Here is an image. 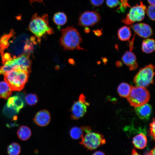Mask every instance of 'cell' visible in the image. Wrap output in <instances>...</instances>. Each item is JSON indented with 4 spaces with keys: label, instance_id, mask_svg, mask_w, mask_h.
Returning <instances> with one entry per match:
<instances>
[{
    "label": "cell",
    "instance_id": "7",
    "mask_svg": "<svg viewBox=\"0 0 155 155\" xmlns=\"http://www.w3.org/2000/svg\"><path fill=\"white\" fill-rule=\"evenodd\" d=\"M146 6L142 1L138 5L136 4L131 7L129 13L121 22L126 25L132 24L136 22L141 21L145 18Z\"/></svg>",
    "mask_w": 155,
    "mask_h": 155
},
{
    "label": "cell",
    "instance_id": "34",
    "mask_svg": "<svg viewBox=\"0 0 155 155\" xmlns=\"http://www.w3.org/2000/svg\"><path fill=\"white\" fill-rule=\"evenodd\" d=\"M93 155H105V154L100 151H97L95 152Z\"/></svg>",
    "mask_w": 155,
    "mask_h": 155
},
{
    "label": "cell",
    "instance_id": "23",
    "mask_svg": "<svg viewBox=\"0 0 155 155\" xmlns=\"http://www.w3.org/2000/svg\"><path fill=\"white\" fill-rule=\"evenodd\" d=\"M7 151L9 155H18L21 151L20 145L16 142L12 143L8 146Z\"/></svg>",
    "mask_w": 155,
    "mask_h": 155
},
{
    "label": "cell",
    "instance_id": "8",
    "mask_svg": "<svg viewBox=\"0 0 155 155\" xmlns=\"http://www.w3.org/2000/svg\"><path fill=\"white\" fill-rule=\"evenodd\" d=\"M102 134L97 133L89 132L82 137L80 144L90 150L96 149L101 145L106 143L105 139Z\"/></svg>",
    "mask_w": 155,
    "mask_h": 155
},
{
    "label": "cell",
    "instance_id": "3",
    "mask_svg": "<svg viewBox=\"0 0 155 155\" xmlns=\"http://www.w3.org/2000/svg\"><path fill=\"white\" fill-rule=\"evenodd\" d=\"M29 73L22 69H15L4 74V80L12 91H20L24 88L28 80Z\"/></svg>",
    "mask_w": 155,
    "mask_h": 155
},
{
    "label": "cell",
    "instance_id": "19",
    "mask_svg": "<svg viewBox=\"0 0 155 155\" xmlns=\"http://www.w3.org/2000/svg\"><path fill=\"white\" fill-rule=\"evenodd\" d=\"M17 135L20 140L25 141L28 140L31 135V129L28 127L23 125L20 126L17 132Z\"/></svg>",
    "mask_w": 155,
    "mask_h": 155
},
{
    "label": "cell",
    "instance_id": "18",
    "mask_svg": "<svg viewBox=\"0 0 155 155\" xmlns=\"http://www.w3.org/2000/svg\"><path fill=\"white\" fill-rule=\"evenodd\" d=\"M7 105L18 111L23 106V101L18 96H13L8 98Z\"/></svg>",
    "mask_w": 155,
    "mask_h": 155
},
{
    "label": "cell",
    "instance_id": "35",
    "mask_svg": "<svg viewBox=\"0 0 155 155\" xmlns=\"http://www.w3.org/2000/svg\"><path fill=\"white\" fill-rule=\"evenodd\" d=\"M148 3L150 5H155V0H147Z\"/></svg>",
    "mask_w": 155,
    "mask_h": 155
},
{
    "label": "cell",
    "instance_id": "20",
    "mask_svg": "<svg viewBox=\"0 0 155 155\" xmlns=\"http://www.w3.org/2000/svg\"><path fill=\"white\" fill-rule=\"evenodd\" d=\"M117 35L119 38L122 41L129 40L131 35L130 28L126 26L121 27L118 30Z\"/></svg>",
    "mask_w": 155,
    "mask_h": 155
},
{
    "label": "cell",
    "instance_id": "26",
    "mask_svg": "<svg viewBox=\"0 0 155 155\" xmlns=\"http://www.w3.org/2000/svg\"><path fill=\"white\" fill-rule=\"evenodd\" d=\"M145 12L151 20H155V5H150L146 9Z\"/></svg>",
    "mask_w": 155,
    "mask_h": 155
},
{
    "label": "cell",
    "instance_id": "24",
    "mask_svg": "<svg viewBox=\"0 0 155 155\" xmlns=\"http://www.w3.org/2000/svg\"><path fill=\"white\" fill-rule=\"evenodd\" d=\"M83 130L81 128L74 127L70 130L69 133L70 137L74 140H78L83 136Z\"/></svg>",
    "mask_w": 155,
    "mask_h": 155
},
{
    "label": "cell",
    "instance_id": "10",
    "mask_svg": "<svg viewBox=\"0 0 155 155\" xmlns=\"http://www.w3.org/2000/svg\"><path fill=\"white\" fill-rule=\"evenodd\" d=\"M100 20V14L97 11H86L80 16L78 25L85 27L91 26L97 24Z\"/></svg>",
    "mask_w": 155,
    "mask_h": 155
},
{
    "label": "cell",
    "instance_id": "9",
    "mask_svg": "<svg viewBox=\"0 0 155 155\" xmlns=\"http://www.w3.org/2000/svg\"><path fill=\"white\" fill-rule=\"evenodd\" d=\"M89 105L86 101L84 95L81 94L78 100L74 102L71 108V119L77 120L83 117L87 112V107Z\"/></svg>",
    "mask_w": 155,
    "mask_h": 155
},
{
    "label": "cell",
    "instance_id": "14",
    "mask_svg": "<svg viewBox=\"0 0 155 155\" xmlns=\"http://www.w3.org/2000/svg\"><path fill=\"white\" fill-rule=\"evenodd\" d=\"M135 111L137 115L140 119H148L151 113L152 107L151 105L146 103L135 107Z\"/></svg>",
    "mask_w": 155,
    "mask_h": 155
},
{
    "label": "cell",
    "instance_id": "30",
    "mask_svg": "<svg viewBox=\"0 0 155 155\" xmlns=\"http://www.w3.org/2000/svg\"><path fill=\"white\" fill-rule=\"evenodd\" d=\"M92 4L95 6H99L104 3V0H90Z\"/></svg>",
    "mask_w": 155,
    "mask_h": 155
},
{
    "label": "cell",
    "instance_id": "5",
    "mask_svg": "<svg viewBox=\"0 0 155 155\" xmlns=\"http://www.w3.org/2000/svg\"><path fill=\"white\" fill-rule=\"evenodd\" d=\"M150 97V92L145 87L132 86L130 92L126 98L131 106L136 107L147 103Z\"/></svg>",
    "mask_w": 155,
    "mask_h": 155
},
{
    "label": "cell",
    "instance_id": "25",
    "mask_svg": "<svg viewBox=\"0 0 155 155\" xmlns=\"http://www.w3.org/2000/svg\"><path fill=\"white\" fill-rule=\"evenodd\" d=\"M25 100L27 103L30 106L35 105L38 102V97L34 94H28L26 96Z\"/></svg>",
    "mask_w": 155,
    "mask_h": 155
},
{
    "label": "cell",
    "instance_id": "21",
    "mask_svg": "<svg viewBox=\"0 0 155 155\" xmlns=\"http://www.w3.org/2000/svg\"><path fill=\"white\" fill-rule=\"evenodd\" d=\"M132 86L127 83L123 82L120 84L117 88V91L121 97H127L129 95Z\"/></svg>",
    "mask_w": 155,
    "mask_h": 155
},
{
    "label": "cell",
    "instance_id": "33",
    "mask_svg": "<svg viewBox=\"0 0 155 155\" xmlns=\"http://www.w3.org/2000/svg\"><path fill=\"white\" fill-rule=\"evenodd\" d=\"M146 155H154L155 154V148L151 150L149 152L146 154Z\"/></svg>",
    "mask_w": 155,
    "mask_h": 155
},
{
    "label": "cell",
    "instance_id": "22",
    "mask_svg": "<svg viewBox=\"0 0 155 155\" xmlns=\"http://www.w3.org/2000/svg\"><path fill=\"white\" fill-rule=\"evenodd\" d=\"M53 21L55 24L59 26H62L65 24L67 20L65 14L61 12L56 13L53 18Z\"/></svg>",
    "mask_w": 155,
    "mask_h": 155
},
{
    "label": "cell",
    "instance_id": "16",
    "mask_svg": "<svg viewBox=\"0 0 155 155\" xmlns=\"http://www.w3.org/2000/svg\"><path fill=\"white\" fill-rule=\"evenodd\" d=\"M142 51L146 53H150L155 49V40L154 39L146 38L143 40L142 45Z\"/></svg>",
    "mask_w": 155,
    "mask_h": 155
},
{
    "label": "cell",
    "instance_id": "11",
    "mask_svg": "<svg viewBox=\"0 0 155 155\" xmlns=\"http://www.w3.org/2000/svg\"><path fill=\"white\" fill-rule=\"evenodd\" d=\"M131 27L139 36L144 38H147L152 34V30L148 24L144 23H138L132 25Z\"/></svg>",
    "mask_w": 155,
    "mask_h": 155
},
{
    "label": "cell",
    "instance_id": "4",
    "mask_svg": "<svg viewBox=\"0 0 155 155\" xmlns=\"http://www.w3.org/2000/svg\"><path fill=\"white\" fill-rule=\"evenodd\" d=\"M31 61L29 54L24 53L18 57L11 58L3 62L0 67V74L4 75L12 69H18L27 71H31Z\"/></svg>",
    "mask_w": 155,
    "mask_h": 155
},
{
    "label": "cell",
    "instance_id": "36",
    "mask_svg": "<svg viewBox=\"0 0 155 155\" xmlns=\"http://www.w3.org/2000/svg\"><path fill=\"white\" fill-rule=\"evenodd\" d=\"M132 155H139L140 154H138L137 152L134 149H133L132 151Z\"/></svg>",
    "mask_w": 155,
    "mask_h": 155
},
{
    "label": "cell",
    "instance_id": "29",
    "mask_svg": "<svg viewBox=\"0 0 155 155\" xmlns=\"http://www.w3.org/2000/svg\"><path fill=\"white\" fill-rule=\"evenodd\" d=\"M119 2V0H106V3L107 5L111 8L117 6Z\"/></svg>",
    "mask_w": 155,
    "mask_h": 155
},
{
    "label": "cell",
    "instance_id": "6",
    "mask_svg": "<svg viewBox=\"0 0 155 155\" xmlns=\"http://www.w3.org/2000/svg\"><path fill=\"white\" fill-rule=\"evenodd\" d=\"M154 66L152 64L146 65L141 68L133 79L136 86L146 87L153 83L155 74Z\"/></svg>",
    "mask_w": 155,
    "mask_h": 155
},
{
    "label": "cell",
    "instance_id": "15",
    "mask_svg": "<svg viewBox=\"0 0 155 155\" xmlns=\"http://www.w3.org/2000/svg\"><path fill=\"white\" fill-rule=\"evenodd\" d=\"M132 143L136 148L142 149L144 148L146 145L147 138L145 135L140 133L133 138Z\"/></svg>",
    "mask_w": 155,
    "mask_h": 155
},
{
    "label": "cell",
    "instance_id": "37",
    "mask_svg": "<svg viewBox=\"0 0 155 155\" xmlns=\"http://www.w3.org/2000/svg\"><path fill=\"white\" fill-rule=\"evenodd\" d=\"M120 64L121 65V62L119 61H118L116 63V65L118 67L120 66Z\"/></svg>",
    "mask_w": 155,
    "mask_h": 155
},
{
    "label": "cell",
    "instance_id": "31",
    "mask_svg": "<svg viewBox=\"0 0 155 155\" xmlns=\"http://www.w3.org/2000/svg\"><path fill=\"white\" fill-rule=\"evenodd\" d=\"M81 128L83 131H85L87 133H89L90 132L91 128L89 126H83L81 127Z\"/></svg>",
    "mask_w": 155,
    "mask_h": 155
},
{
    "label": "cell",
    "instance_id": "27",
    "mask_svg": "<svg viewBox=\"0 0 155 155\" xmlns=\"http://www.w3.org/2000/svg\"><path fill=\"white\" fill-rule=\"evenodd\" d=\"M121 4L119 7L118 8L116 11L120 10V12H123L125 11L127 7H131V6L128 3L129 0H120Z\"/></svg>",
    "mask_w": 155,
    "mask_h": 155
},
{
    "label": "cell",
    "instance_id": "1",
    "mask_svg": "<svg viewBox=\"0 0 155 155\" xmlns=\"http://www.w3.org/2000/svg\"><path fill=\"white\" fill-rule=\"evenodd\" d=\"M29 30L37 38L40 42L42 37L46 34L54 33L53 29L49 25L48 15L44 14L41 16L35 13L32 17L28 26Z\"/></svg>",
    "mask_w": 155,
    "mask_h": 155
},
{
    "label": "cell",
    "instance_id": "2",
    "mask_svg": "<svg viewBox=\"0 0 155 155\" xmlns=\"http://www.w3.org/2000/svg\"><path fill=\"white\" fill-rule=\"evenodd\" d=\"M60 39L61 45L65 50H83L80 46L82 39L78 30L73 26H68L61 30Z\"/></svg>",
    "mask_w": 155,
    "mask_h": 155
},
{
    "label": "cell",
    "instance_id": "32",
    "mask_svg": "<svg viewBox=\"0 0 155 155\" xmlns=\"http://www.w3.org/2000/svg\"><path fill=\"white\" fill-rule=\"evenodd\" d=\"M95 34L97 36H99L101 35L102 34V30H95L93 31Z\"/></svg>",
    "mask_w": 155,
    "mask_h": 155
},
{
    "label": "cell",
    "instance_id": "28",
    "mask_svg": "<svg viewBox=\"0 0 155 155\" xmlns=\"http://www.w3.org/2000/svg\"><path fill=\"white\" fill-rule=\"evenodd\" d=\"M155 120L153 118L152 122L150 125L149 132L150 135L155 140Z\"/></svg>",
    "mask_w": 155,
    "mask_h": 155
},
{
    "label": "cell",
    "instance_id": "17",
    "mask_svg": "<svg viewBox=\"0 0 155 155\" xmlns=\"http://www.w3.org/2000/svg\"><path fill=\"white\" fill-rule=\"evenodd\" d=\"M12 91L9 85L5 81L0 82V98L8 99L11 94Z\"/></svg>",
    "mask_w": 155,
    "mask_h": 155
},
{
    "label": "cell",
    "instance_id": "12",
    "mask_svg": "<svg viewBox=\"0 0 155 155\" xmlns=\"http://www.w3.org/2000/svg\"><path fill=\"white\" fill-rule=\"evenodd\" d=\"M33 120L34 123L37 125L41 127L45 126L50 122V113L47 110H41L36 113Z\"/></svg>",
    "mask_w": 155,
    "mask_h": 155
},
{
    "label": "cell",
    "instance_id": "13",
    "mask_svg": "<svg viewBox=\"0 0 155 155\" xmlns=\"http://www.w3.org/2000/svg\"><path fill=\"white\" fill-rule=\"evenodd\" d=\"M123 62L129 67L130 70L136 69L138 67L135 54L131 50L126 51L122 57Z\"/></svg>",
    "mask_w": 155,
    "mask_h": 155
}]
</instances>
